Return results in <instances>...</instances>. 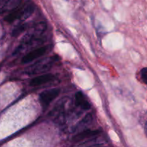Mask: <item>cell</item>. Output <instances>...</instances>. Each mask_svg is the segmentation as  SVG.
<instances>
[{"mask_svg":"<svg viewBox=\"0 0 147 147\" xmlns=\"http://www.w3.org/2000/svg\"><path fill=\"white\" fill-rule=\"evenodd\" d=\"M34 11V7L33 4H28L27 6H22L21 7H17L14 10L10 11L8 15L4 17V20L7 22H13L19 19H27L31 16Z\"/></svg>","mask_w":147,"mask_h":147,"instance_id":"cell-1","label":"cell"},{"mask_svg":"<svg viewBox=\"0 0 147 147\" xmlns=\"http://www.w3.org/2000/svg\"><path fill=\"white\" fill-rule=\"evenodd\" d=\"M55 61H56V57H48V58L40 60V61L36 62L35 63L27 67L25 70V73L28 75H34L44 73L50 70L52 65Z\"/></svg>","mask_w":147,"mask_h":147,"instance_id":"cell-2","label":"cell"},{"mask_svg":"<svg viewBox=\"0 0 147 147\" xmlns=\"http://www.w3.org/2000/svg\"><path fill=\"white\" fill-rule=\"evenodd\" d=\"M60 94L59 88H51L44 90L39 95V100L40 104L43 108H46L49 106L50 103L58 97Z\"/></svg>","mask_w":147,"mask_h":147,"instance_id":"cell-3","label":"cell"},{"mask_svg":"<svg viewBox=\"0 0 147 147\" xmlns=\"http://www.w3.org/2000/svg\"><path fill=\"white\" fill-rule=\"evenodd\" d=\"M48 46H43V47H38L37 49L32 50L30 53H27V55L24 56L22 59V63L23 64L30 63L32 61H34L36 59L39 58L40 57L43 56V55L46 54V52L48 51Z\"/></svg>","mask_w":147,"mask_h":147,"instance_id":"cell-4","label":"cell"},{"mask_svg":"<svg viewBox=\"0 0 147 147\" xmlns=\"http://www.w3.org/2000/svg\"><path fill=\"white\" fill-rule=\"evenodd\" d=\"M99 130H90V129H86V130L80 132L76 136L72 138V142L74 143H79V142H82L85 139H89L91 137H94L95 136H97L100 133Z\"/></svg>","mask_w":147,"mask_h":147,"instance_id":"cell-5","label":"cell"},{"mask_svg":"<svg viewBox=\"0 0 147 147\" xmlns=\"http://www.w3.org/2000/svg\"><path fill=\"white\" fill-rule=\"evenodd\" d=\"M55 78V76L53 74L47 73V74H43L41 76H39L35 78L32 79L30 82V86H39L45 83H49L50 81L53 80Z\"/></svg>","mask_w":147,"mask_h":147,"instance_id":"cell-6","label":"cell"},{"mask_svg":"<svg viewBox=\"0 0 147 147\" xmlns=\"http://www.w3.org/2000/svg\"><path fill=\"white\" fill-rule=\"evenodd\" d=\"M75 103L76 106L85 111L89 110L91 108L90 103L86 100L84 95L80 91L77 92L75 94Z\"/></svg>","mask_w":147,"mask_h":147,"instance_id":"cell-7","label":"cell"},{"mask_svg":"<svg viewBox=\"0 0 147 147\" xmlns=\"http://www.w3.org/2000/svg\"><path fill=\"white\" fill-rule=\"evenodd\" d=\"M22 0H7L3 4V7L0 9V14H3L7 11H11L20 6Z\"/></svg>","mask_w":147,"mask_h":147,"instance_id":"cell-8","label":"cell"},{"mask_svg":"<svg viewBox=\"0 0 147 147\" xmlns=\"http://www.w3.org/2000/svg\"><path fill=\"white\" fill-rule=\"evenodd\" d=\"M92 119V116H91L90 114H87L86 116H84V117L83 118V119H82L79 123H77V125H76V126L73 129L72 131L74 132L76 131H78L79 129H80L81 128L84 127L85 126H86V125H88L89 123H91Z\"/></svg>","mask_w":147,"mask_h":147,"instance_id":"cell-9","label":"cell"},{"mask_svg":"<svg viewBox=\"0 0 147 147\" xmlns=\"http://www.w3.org/2000/svg\"><path fill=\"white\" fill-rule=\"evenodd\" d=\"M27 28V24H22L20 25L17 26L14 30H12V37H17V36L20 35L22 32L24 31Z\"/></svg>","mask_w":147,"mask_h":147,"instance_id":"cell-10","label":"cell"},{"mask_svg":"<svg viewBox=\"0 0 147 147\" xmlns=\"http://www.w3.org/2000/svg\"><path fill=\"white\" fill-rule=\"evenodd\" d=\"M141 78L145 84L147 85V67H144L140 72Z\"/></svg>","mask_w":147,"mask_h":147,"instance_id":"cell-11","label":"cell"},{"mask_svg":"<svg viewBox=\"0 0 147 147\" xmlns=\"http://www.w3.org/2000/svg\"><path fill=\"white\" fill-rule=\"evenodd\" d=\"M5 1H6V0H0V6L2 5V4H4Z\"/></svg>","mask_w":147,"mask_h":147,"instance_id":"cell-12","label":"cell"},{"mask_svg":"<svg viewBox=\"0 0 147 147\" xmlns=\"http://www.w3.org/2000/svg\"><path fill=\"white\" fill-rule=\"evenodd\" d=\"M145 131H146V136H147V122H146V126H145Z\"/></svg>","mask_w":147,"mask_h":147,"instance_id":"cell-13","label":"cell"}]
</instances>
